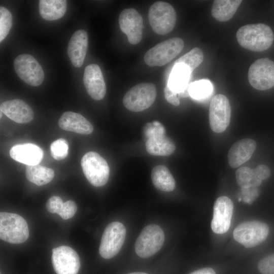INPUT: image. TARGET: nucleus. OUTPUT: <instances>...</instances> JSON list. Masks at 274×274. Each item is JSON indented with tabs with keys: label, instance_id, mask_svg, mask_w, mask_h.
Listing matches in <instances>:
<instances>
[{
	"label": "nucleus",
	"instance_id": "1",
	"mask_svg": "<svg viewBox=\"0 0 274 274\" xmlns=\"http://www.w3.org/2000/svg\"><path fill=\"white\" fill-rule=\"evenodd\" d=\"M236 38L244 48L255 52L265 51L272 45L274 35L271 28L263 23L247 24L237 31Z\"/></svg>",
	"mask_w": 274,
	"mask_h": 274
},
{
	"label": "nucleus",
	"instance_id": "2",
	"mask_svg": "<svg viewBox=\"0 0 274 274\" xmlns=\"http://www.w3.org/2000/svg\"><path fill=\"white\" fill-rule=\"evenodd\" d=\"M144 133L148 138L146 142L147 152L154 156H166L172 154L176 146L173 141L165 135V128L157 121L148 123Z\"/></svg>",
	"mask_w": 274,
	"mask_h": 274
},
{
	"label": "nucleus",
	"instance_id": "3",
	"mask_svg": "<svg viewBox=\"0 0 274 274\" xmlns=\"http://www.w3.org/2000/svg\"><path fill=\"white\" fill-rule=\"evenodd\" d=\"M29 235L26 221L21 216L11 213H0V238L11 243L25 242Z\"/></svg>",
	"mask_w": 274,
	"mask_h": 274
},
{
	"label": "nucleus",
	"instance_id": "4",
	"mask_svg": "<svg viewBox=\"0 0 274 274\" xmlns=\"http://www.w3.org/2000/svg\"><path fill=\"white\" fill-rule=\"evenodd\" d=\"M184 46V41L180 38L166 40L150 48L144 55V61L149 66H163L179 54Z\"/></svg>",
	"mask_w": 274,
	"mask_h": 274
},
{
	"label": "nucleus",
	"instance_id": "5",
	"mask_svg": "<svg viewBox=\"0 0 274 274\" xmlns=\"http://www.w3.org/2000/svg\"><path fill=\"white\" fill-rule=\"evenodd\" d=\"M148 19L155 33L164 35L174 29L176 22L177 14L170 4L162 1H157L150 7Z\"/></svg>",
	"mask_w": 274,
	"mask_h": 274
},
{
	"label": "nucleus",
	"instance_id": "6",
	"mask_svg": "<svg viewBox=\"0 0 274 274\" xmlns=\"http://www.w3.org/2000/svg\"><path fill=\"white\" fill-rule=\"evenodd\" d=\"M157 95L155 85L151 83H142L131 87L124 95L123 104L128 110L139 112L150 108Z\"/></svg>",
	"mask_w": 274,
	"mask_h": 274
},
{
	"label": "nucleus",
	"instance_id": "7",
	"mask_svg": "<svg viewBox=\"0 0 274 274\" xmlns=\"http://www.w3.org/2000/svg\"><path fill=\"white\" fill-rule=\"evenodd\" d=\"M81 165L85 177L93 186L101 187L108 182L110 174L109 165L97 153H86L81 159Z\"/></svg>",
	"mask_w": 274,
	"mask_h": 274
},
{
	"label": "nucleus",
	"instance_id": "8",
	"mask_svg": "<svg viewBox=\"0 0 274 274\" xmlns=\"http://www.w3.org/2000/svg\"><path fill=\"white\" fill-rule=\"evenodd\" d=\"M164 242V233L160 227L156 224L147 225L136 240L135 253L141 258H149L161 248Z\"/></svg>",
	"mask_w": 274,
	"mask_h": 274
},
{
	"label": "nucleus",
	"instance_id": "9",
	"mask_svg": "<svg viewBox=\"0 0 274 274\" xmlns=\"http://www.w3.org/2000/svg\"><path fill=\"white\" fill-rule=\"evenodd\" d=\"M269 232L268 225L259 221H249L241 223L234 229V239L246 248H252L263 242Z\"/></svg>",
	"mask_w": 274,
	"mask_h": 274
},
{
	"label": "nucleus",
	"instance_id": "10",
	"mask_svg": "<svg viewBox=\"0 0 274 274\" xmlns=\"http://www.w3.org/2000/svg\"><path fill=\"white\" fill-rule=\"evenodd\" d=\"M126 232L125 226L119 222H113L107 225L99 248V253L103 258H112L119 253L124 243Z\"/></svg>",
	"mask_w": 274,
	"mask_h": 274
},
{
	"label": "nucleus",
	"instance_id": "11",
	"mask_svg": "<svg viewBox=\"0 0 274 274\" xmlns=\"http://www.w3.org/2000/svg\"><path fill=\"white\" fill-rule=\"evenodd\" d=\"M248 78L250 85L259 90L274 86V61L267 58H259L250 66Z\"/></svg>",
	"mask_w": 274,
	"mask_h": 274
},
{
	"label": "nucleus",
	"instance_id": "12",
	"mask_svg": "<svg viewBox=\"0 0 274 274\" xmlns=\"http://www.w3.org/2000/svg\"><path fill=\"white\" fill-rule=\"evenodd\" d=\"M14 66L18 76L26 84L38 86L44 79V73L40 63L31 55H18L14 61Z\"/></svg>",
	"mask_w": 274,
	"mask_h": 274
},
{
	"label": "nucleus",
	"instance_id": "13",
	"mask_svg": "<svg viewBox=\"0 0 274 274\" xmlns=\"http://www.w3.org/2000/svg\"><path fill=\"white\" fill-rule=\"evenodd\" d=\"M231 118V107L228 99L223 94L215 95L209 108V122L211 129L217 133L225 131Z\"/></svg>",
	"mask_w": 274,
	"mask_h": 274
},
{
	"label": "nucleus",
	"instance_id": "14",
	"mask_svg": "<svg viewBox=\"0 0 274 274\" xmlns=\"http://www.w3.org/2000/svg\"><path fill=\"white\" fill-rule=\"evenodd\" d=\"M51 261L57 274H77L80 267L78 254L66 246L53 249Z\"/></svg>",
	"mask_w": 274,
	"mask_h": 274
},
{
	"label": "nucleus",
	"instance_id": "15",
	"mask_svg": "<svg viewBox=\"0 0 274 274\" xmlns=\"http://www.w3.org/2000/svg\"><path fill=\"white\" fill-rule=\"evenodd\" d=\"M119 23L121 31L126 34L131 44L140 43L143 35V19L135 9L123 10L119 15Z\"/></svg>",
	"mask_w": 274,
	"mask_h": 274
},
{
	"label": "nucleus",
	"instance_id": "16",
	"mask_svg": "<svg viewBox=\"0 0 274 274\" xmlns=\"http://www.w3.org/2000/svg\"><path fill=\"white\" fill-rule=\"evenodd\" d=\"M233 210V204L228 197L222 196L215 201L213 217L211 222L212 230L217 234H223L229 229Z\"/></svg>",
	"mask_w": 274,
	"mask_h": 274
},
{
	"label": "nucleus",
	"instance_id": "17",
	"mask_svg": "<svg viewBox=\"0 0 274 274\" xmlns=\"http://www.w3.org/2000/svg\"><path fill=\"white\" fill-rule=\"evenodd\" d=\"M83 83L91 98L96 100L103 99L106 93V85L102 72L96 64L87 65L83 75Z\"/></svg>",
	"mask_w": 274,
	"mask_h": 274
},
{
	"label": "nucleus",
	"instance_id": "18",
	"mask_svg": "<svg viewBox=\"0 0 274 274\" xmlns=\"http://www.w3.org/2000/svg\"><path fill=\"white\" fill-rule=\"evenodd\" d=\"M0 110L8 117L18 123H28L34 117L31 107L20 99L4 101L1 105Z\"/></svg>",
	"mask_w": 274,
	"mask_h": 274
},
{
	"label": "nucleus",
	"instance_id": "19",
	"mask_svg": "<svg viewBox=\"0 0 274 274\" xmlns=\"http://www.w3.org/2000/svg\"><path fill=\"white\" fill-rule=\"evenodd\" d=\"M88 36L83 30H77L71 37L67 47V54L73 65L81 67L84 61L88 48Z\"/></svg>",
	"mask_w": 274,
	"mask_h": 274
},
{
	"label": "nucleus",
	"instance_id": "20",
	"mask_svg": "<svg viewBox=\"0 0 274 274\" xmlns=\"http://www.w3.org/2000/svg\"><path fill=\"white\" fill-rule=\"evenodd\" d=\"M256 148L255 141L251 139L238 141L230 148L228 153L229 165L236 168L243 164L251 157Z\"/></svg>",
	"mask_w": 274,
	"mask_h": 274
},
{
	"label": "nucleus",
	"instance_id": "21",
	"mask_svg": "<svg viewBox=\"0 0 274 274\" xmlns=\"http://www.w3.org/2000/svg\"><path fill=\"white\" fill-rule=\"evenodd\" d=\"M58 124L64 130L81 134H89L93 131L92 125L84 117L71 111L63 113L59 119Z\"/></svg>",
	"mask_w": 274,
	"mask_h": 274
},
{
	"label": "nucleus",
	"instance_id": "22",
	"mask_svg": "<svg viewBox=\"0 0 274 274\" xmlns=\"http://www.w3.org/2000/svg\"><path fill=\"white\" fill-rule=\"evenodd\" d=\"M10 155L16 161L27 165H35L42 160L43 152L38 146L27 143L13 146L10 151Z\"/></svg>",
	"mask_w": 274,
	"mask_h": 274
},
{
	"label": "nucleus",
	"instance_id": "23",
	"mask_svg": "<svg viewBox=\"0 0 274 274\" xmlns=\"http://www.w3.org/2000/svg\"><path fill=\"white\" fill-rule=\"evenodd\" d=\"M65 0H40L39 2V13L41 17L48 21L61 18L66 12Z\"/></svg>",
	"mask_w": 274,
	"mask_h": 274
},
{
	"label": "nucleus",
	"instance_id": "24",
	"mask_svg": "<svg viewBox=\"0 0 274 274\" xmlns=\"http://www.w3.org/2000/svg\"><path fill=\"white\" fill-rule=\"evenodd\" d=\"M242 2L241 0H216L212 5L211 14L218 21H227L235 14Z\"/></svg>",
	"mask_w": 274,
	"mask_h": 274
},
{
	"label": "nucleus",
	"instance_id": "25",
	"mask_svg": "<svg viewBox=\"0 0 274 274\" xmlns=\"http://www.w3.org/2000/svg\"><path fill=\"white\" fill-rule=\"evenodd\" d=\"M151 179L155 188L160 191L170 192L175 188V180L168 169L164 165H159L153 167Z\"/></svg>",
	"mask_w": 274,
	"mask_h": 274
},
{
	"label": "nucleus",
	"instance_id": "26",
	"mask_svg": "<svg viewBox=\"0 0 274 274\" xmlns=\"http://www.w3.org/2000/svg\"><path fill=\"white\" fill-rule=\"evenodd\" d=\"M27 179L37 185L42 186L51 182L54 177V172L50 168L39 164L26 166Z\"/></svg>",
	"mask_w": 274,
	"mask_h": 274
},
{
	"label": "nucleus",
	"instance_id": "27",
	"mask_svg": "<svg viewBox=\"0 0 274 274\" xmlns=\"http://www.w3.org/2000/svg\"><path fill=\"white\" fill-rule=\"evenodd\" d=\"M191 73L189 69L184 65H174L168 86L177 93L181 92L189 85L187 82Z\"/></svg>",
	"mask_w": 274,
	"mask_h": 274
},
{
	"label": "nucleus",
	"instance_id": "28",
	"mask_svg": "<svg viewBox=\"0 0 274 274\" xmlns=\"http://www.w3.org/2000/svg\"><path fill=\"white\" fill-rule=\"evenodd\" d=\"M235 179L238 185L242 189L256 187L262 182L256 176L254 169L246 166L236 170Z\"/></svg>",
	"mask_w": 274,
	"mask_h": 274
},
{
	"label": "nucleus",
	"instance_id": "29",
	"mask_svg": "<svg viewBox=\"0 0 274 274\" xmlns=\"http://www.w3.org/2000/svg\"><path fill=\"white\" fill-rule=\"evenodd\" d=\"M203 60V53L202 50L199 48L195 47L176 60L174 65H184L191 73L202 62Z\"/></svg>",
	"mask_w": 274,
	"mask_h": 274
},
{
	"label": "nucleus",
	"instance_id": "30",
	"mask_svg": "<svg viewBox=\"0 0 274 274\" xmlns=\"http://www.w3.org/2000/svg\"><path fill=\"white\" fill-rule=\"evenodd\" d=\"M212 90V84L207 80L196 81L189 86L190 96L195 99L207 97L211 93Z\"/></svg>",
	"mask_w": 274,
	"mask_h": 274
},
{
	"label": "nucleus",
	"instance_id": "31",
	"mask_svg": "<svg viewBox=\"0 0 274 274\" xmlns=\"http://www.w3.org/2000/svg\"><path fill=\"white\" fill-rule=\"evenodd\" d=\"M13 17L10 12L4 7H0V42L7 36L12 26Z\"/></svg>",
	"mask_w": 274,
	"mask_h": 274
},
{
	"label": "nucleus",
	"instance_id": "32",
	"mask_svg": "<svg viewBox=\"0 0 274 274\" xmlns=\"http://www.w3.org/2000/svg\"><path fill=\"white\" fill-rule=\"evenodd\" d=\"M68 149V143L63 138L54 141L50 145L51 155L57 160H62L67 156Z\"/></svg>",
	"mask_w": 274,
	"mask_h": 274
},
{
	"label": "nucleus",
	"instance_id": "33",
	"mask_svg": "<svg viewBox=\"0 0 274 274\" xmlns=\"http://www.w3.org/2000/svg\"><path fill=\"white\" fill-rule=\"evenodd\" d=\"M258 269L262 274H274V254L262 258L258 263Z\"/></svg>",
	"mask_w": 274,
	"mask_h": 274
},
{
	"label": "nucleus",
	"instance_id": "34",
	"mask_svg": "<svg viewBox=\"0 0 274 274\" xmlns=\"http://www.w3.org/2000/svg\"><path fill=\"white\" fill-rule=\"evenodd\" d=\"M76 203L72 200L63 202L58 215L64 220L73 217L77 212Z\"/></svg>",
	"mask_w": 274,
	"mask_h": 274
},
{
	"label": "nucleus",
	"instance_id": "35",
	"mask_svg": "<svg viewBox=\"0 0 274 274\" xmlns=\"http://www.w3.org/2000/svg\"><path fill=\"white\" fill-rule=\"evenodd\" d=\"M63 202L58 196H53L46 202V208L51 213H57L58 215L61 209Z\"/></svg>",
	"mask_w": 274,
	"mask_h": 274
},
{
	"label": "nucleus",
	"instance_id": "36",
	"mask_svg": "<svg viewBox=\"0 0 274 274\" xmlns=\"http://www.w3.org/2000/svg\"><path fill=\"white\" fill-rule=\"evenodd\" d=\"M164 97L166 100L170 104L178 106L180 105V101L178 96V93L170 88L166 85L164 89Z\"/></svg>",
	"mask_w": 274,
	"mask_h": 274
},
{
	"label": "nucleus",
	"instance_id": "37",
	"mask_svg": "<svg viewBox=\"0 0 274 274\" xmlns=\"http://www.w3.org/2000/svg\"><path fill=\"white\" fill-rule=\"evenodd\" d=\"M254 171L257 177L261 181L267 179L270 175L269 168L263 164L258 165Z\"/></svg>",
	"mask_w": 274,
	"mask_h": 274
},
{
	"label": "nucleus",
	"instance_id": "38",
	"mask_svg": "<svg viewBox=\"0 0 274 274\" xmlns=\"http://www.w3.org/2000/svg\"><path fill=\"white\" fill-rule=\"evenodd\" d=\"M189 274H216V272L212 268L205 267L195 270Z\"/></svg>",
	"mask_w": 274,
	"mask_h": 274
},
{
	"label": "nucleus",
	"instance_id": "39",
	"mask_svg": "<svg viewBox=\"0 0 274 274\" xmlns=\"http://www.w3.org/2000/svg\"><path fill=\"white\" fill-rule=\"evenodd\" d=\"M128 274H148V273H145V272H131Z\"/></svg>",
	"mask_w": 274,
	"mask_h": 274
},
{
	"label": "nucleus",
	"instance_id": "40",
	"mask_svg": "<svg viewBox=\"0 0 274 274\" xmlns=\"http://www.w3.org/2000/svg\"><path fill=\"white\" fill-rule=\"evenodd\" d=\"M0 113H1L0 117L1 118V117H2V113H3V112L1 111Z\"/></svg>",
	"mask_w": 274,
	"mask_h": 274
},
{
	"label": "nucleus",
	"instance_id": "41",
	"mask_svg": "<svg viewBox=\"0 0 274 274\" xmlns=\"http://www.w3.org/2000/svg\"></svg>",
	"mask_w": 274,
	"mask_h": 274
}]
</instances>
